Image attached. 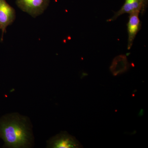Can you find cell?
Masks as SVG:
<instances>
[{
	"instance_id": "cell-2",
	"label": "cell",
	"mask_w": 148,
	"mask_h": 148,
	"mask_svg": "<svg viewBox=\"0 0 148 148\" xmlns=\"http://www.w3.org/2000/svg\"><path fill=\"white\" fill-rule=\"evenodd\" d=\"M82 147L78 140L66 131H61L47 141V148H48Z\"/></svg>"
},
{
	"instance_id": "cell-8",
	"label": "cell",
	"mask_w": 148,
	"mask_h": 148,
	"mask_svg": "<svg viewBox=\"0 0 148 148\" xmlns=\"http://www.w3.org/2000/svg\"><path fill=\"white\" fill-rule=\"evenodd\" d=\"M148 2V0H143V8H142V10H141L142 15H143L146 12V10H147V8Z\"/></svg>"
},
{
	"instance_id": "cell-7",
	"label": "cell",
	"mask_w": 148,
	"mask_h": 148,
	"mask_svg": "<svg viewBox=\"0 0 148 148\" xmlns=\"http://www.w3.org/2000/svg\"><path fill=\"white\" fill-rule=\"evenodd\" d=\"M128 65L129 64L125 56H118L113 61L110 67L111 72L114 75H117L126 71L128 68Z\"/></svg>"
},
{
	"instance_id": "cell-6",
	"label": "cell",
	"mask_w": 148,
	"mask_h": 148,
	"mask_svg": "<svg viewBox=\"0 0 148 148\" xmlns=\"http://www.w3.org/2000/svg\"><path fill=\"white\" fill-rule=\"evenodd\" d=\"M143 0H125V2L118 11L108 21H114L119 16L125 13H140L143 8Z\"/></svg>"
},
{
	"instance_id": "cell-5",
	"label": "cell",
	"mask_w": 148,
	"mask_h": 148,
	"mask_svg": "<svg viewBox=\"0 0 148 148\" xmlns=\"http://www.w3.org/2000/svg\"><path fill=\"white\" fill-rule=\"evenodd\" d=\"M130 14L129 21L127 24L128 34V49H130L132 47L136 35L141 28V24L139 18V12H133Z\"/></svg>"
},
{
	"instance_id": "cell-4",
	"label": "cell",
	"mask_w": 148,
	"mask_h": 148,
	"mask_svg": "<svg viewBox=\"0 0 148 148\" xmlns=\"http://www.w3.org/2000/svg\"><path fill=\"white\" fill-rule=\"evenodd\" d=\"M16 18L15 10L5 0H0V29L2 31L1 41L6 33L7 27L11 25Z\"/></svg>"
},
{
	"instance_id": "cell-3",
	"label": "cell",
	"mask_w": 148,
	"mask_h": 148,
	"mask_svg": "<svg viewBox=\"0 0 148 148\" xmlns=\"http://www.w3.org/2000/svg\"><path fill=\"white\" fill-rule=\"evenodd\" d=\"M50 0H16V4L21 10L35 18L42 14L47 8Z\"/></svg>"
},
{
	"instance_id": "cell-1",
	"label": "cell",
	"mask_w": 148,
	"mask_h": 148,
	"mask_svg": "<svg viewBox=\"0 0 148 148\" xmlns=\"http://www.w3.org/2000/svg\"><path fill=\"white\" fill-rule=\"evenodd\" d=\"M33 127L29 118L17 112L0 117V138L3 147L32 148L34 143Z\"/></svg>"
}]
</instances>
